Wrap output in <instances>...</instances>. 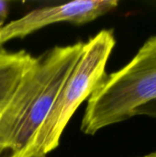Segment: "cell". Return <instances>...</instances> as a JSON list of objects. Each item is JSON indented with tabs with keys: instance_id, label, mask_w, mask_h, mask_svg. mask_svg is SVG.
Segmentation results:
<instances>
[{
	"instance_id": "cell-6",
	"label": "cell",
	"mask_w": 156,
	"mask_h": 157,
	"mask_svg": "<svg viewBox=\"0 0 156 157\" xmlns=\"http://www.w3.org/2000/svg\"><path fill=\"white\" fill-rule=\"evenodd\" d=\"M137 115H146L149 117L156 118V100H154L140 109L136 111V116Z\"/></svg>"
},
{
	"instance_id": "cell-1",
	"label": "cell",
	"mask_w": 156,
	"mask_h": 157,
	"mask_svg": "<svg viewBox=\"0 0 156 157\" xmlns=\"http://www.w3.org/2000/svg\"><path fill=\"white\" fill-rule=\"evenodd\" d=\"M83 47L82 41L55 46L36 57L0 109V157H21L50 113Z\"/></svg>"
},
{
	"instance_id": "cell-7",
	"label": "cell",
	"mask_w": 156,
	"mask_h": 157,
	"mask_svg": "<svg viewBox=\"0 0 156 157\" xmlns=\"http://www.w3.org/2000/svg\"><path fill=\"white\" fill-rule=\"evenodd\" d=\"M9 11V4L7 1L0 0V28L5 25Z\"/></svg>"
},
{
	"instance_id": "cell-2",
	"label": "cell",
	"mask_w": 156,
	"mask_h": 157,
	"mask_svg": "<svg viewBox=\"0 0 156 157\" xmlns=\"http://www.w3.org/2000/svg\"><path fill=\"white\" fill-rule=\"evenodd\" d=\"M156 100V35L150 37L121 69L107 75L88 98L81 131L95 135L127 121Z\"/></svg>"
},
{
	"instance_id": "cell-5",
	"label": "cell",
	"mask_w": 156,
	"mask_h": 157,
	"mask_svg": "<svg viewBox=\"0 0 156 157\" xmlns=\"http://www.w3.org/2000/svg\"><path fill=\"white\" fill-rule=\"evenodd\" d=\"M35 61L36 57L26 51L9 52L0 46V109Z\"/></svg>"
},
{
	"instance_id": "cell-8",
	"label": "cell",
	"mask_w": 156,
	"mask_h": 157,
	"mask_svg": "<svg viewBox=\"0 0 156 157\" xmlns=\"http://www.w3.org/2000/svg\"><path fill=\"white\" fill-rule=\"evenodd\" d=\"M143 157H156V153L149 154V155H145V156H143Z\"/></svg>"
},
{
	"instance_id": "cell-3",
	"label": "cell",
	"mask_w": 156,
	"mask_h": 157,
	"mask_svg": "<svg viewBox=\"0 0 156 157\" xmlns=\"http://www.w3.org/2000/svg\"><path fill=\"white\" fill-rule=\"evenodd\" d=\"M115 44L112 29H102L84 42L79 60L21 157L46 156L59 146L63 132L73 115L107 76L106 66Z\"/></svg>"
},
{
	"instance_id": "cell-9",
	"label": "cell",
	"mask_w": 156,
	"mask_h": 157,
	"mask_svg": "<svg viewBox=\"0 0 156 157\" xmlns=\"http://www.w3.org/2000/svg\"><path fill=\"white\" fill-rule=\"evenodd\" d=\"M34 157H46V156H34Z\"/></svg>"
},
{
	"instance_id": "cell-4",
	"label": "cell",
	"mask_w": 156,
	"mask_h": 157,
	"mask_svg": "<svg viewBox=\"0 0 156 157\" xmlns=\"http://www.w3.org/2000/svg\"><path fill=\"white\" fill-rule=\"evenodd\" d=\"M117 0H75L51 6L36 8L0 28V46L22 39L51 24L69 22L82 25L117 8Z\"/></svg>"
}]
</instances>
